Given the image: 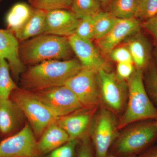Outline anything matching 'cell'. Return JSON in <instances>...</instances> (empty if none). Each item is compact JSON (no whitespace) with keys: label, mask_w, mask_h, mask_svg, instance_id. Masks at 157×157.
Returning a JSON list of instances; mask_svg holds the SVG:
<instances>
[{"label":"cell","mask_w":157,"mask_h":157,"mask_svg":"<svg viewBox=\"0 0 157 157\" xmlns=\"http://www.w3.org/2000/svg\"><path fill=\"white\" fill-rule=\"evenodd\" d=\"M94 110L81 109L58 118L56 122L69 135L70 140L82 137L91 125Z\"/></svg>","instance_id":"cell-16"},{"label":"cell","mask_w":157,"mask_h":157,"mask_svg":"<svg viewBox=\"0 0 157 157\" xmlns=\"http://www.w3.org/2000/svg\"><path fill=\"white\" fill-rule=\"evenodd\" d=\"M135 70V66L133 62L119 63L117 67L116 75L122 80L129 79Z\"/></svg>","instance_id":"cell-31"},{"label":"cell","mask_w":157,"mask_h":157,"mask_svg":"<svg viewBox=\"0 0 157 157\" xmlns=\"http://www.w3.org/2000/svg\"><path fill=\"white\" fill-rule=\"evenodd\" d=\"M156 124H157V121H156Z\"/></svg>","instance_id":"cell-38"},{"label":"cell","mask_w":157,"mask_h":157,"mask_svg":"<svg viewBox=\"0 0 157 157\" xmlns=\"http://www.w3.org/2000/svg\"><path fill=\"white\" fill-rule=\"evenodd\" d=\"M110 59L117 63L133 62L132 55L127 46H122L113 48L109 53Z\"/></svg>","instance_id":"cell-30"},{"label":"cell","mask_w":157,"mask_h":157,"mask_svg":"<svg viewBox=\"0 0 157 157\" xmlns=\"http://www.w3.org/2000/svg\"><path fill=\"white\" fill-rule=\"evenodd\" d=\"M78 140H70L48 154L47 157H74Z\"/></svg>","instance_id":"cell-29"},{"label":"cell","mask_w":157,"mask_h":157,"mask_svg":"<svg viewBox=\"0 0 157 157\" xmlns=\"http://www.w3.org/2000/svg\"><path fill=\"white\" fill-rule=\"evenodd\" d=\"M137 69L144 71L153 62L152 49L150 43L140 31L129 39L127 45Z\"/></svg>","instance_id":"cell-17"},{"label":"cell","mask_w":157,"mask_h":157,"mask_svg":"<svg viewBox=\"0 0 157 157\" xmlns=\"http://www.w3.org/2000/svg\"><path fill=\"white\" fill-rule=\"evenodd\" d=\"M98 71L82 67L65 85L76 96L83 109L94 110L101 103Z\"/></svg>","instance_id":"cell-6"},{"label":"cell","mask_w":157,"mask_h":157,"mask_svg":"<svg viewBox=\"0 0 157 157\" xmlns=\"http://www.w3.org/2000/svg\"><path fill=\"white\" fill-rule=\"evenodd\" d=\"M34 9L46 11L56 9L70 10L72 0H28Z\"/></svg>","instance_id":"cell-27"},{"label":"cell","mask_w":157,"mask_h":157,"mask_svg":"<svg viewBox=\"0 0 157 157\" xmlns=\"http://www.w3.org/2000/svg\"><path fill=\"white\" fill-rule=\"evenodd\" d=\"M34 8L25 3L14 4L8 12L6 17L7 29L13 34L19 30L31 17Z\"/></svg>","instance_id":"cell-20"},{"label":"cell","mask_w":157,"mask_h":157,"mask_svg":"<svg viewBox=\"0 0 157 157\" xmlns=\"http://www.w3.org/2000/svg\"><path fill=\"white\" fill-rule=\"evenodd\" d=\"M78 18L70 10L47 11L44 33L69 37L74 34Z\"/></svg>","instance_id":"cell-13"},{"label":"cell","mask_w":157,"mask_h":157,"mask_svg":"<svg viewBox=\"0 0 157 157\" xmlns=\"http://www.w3.org/2000/svg\"><path fill=\"white\" fill-rule=\"evenodd\" d=\"M33 92L39 101L58 118L82 108L74 93L65 85Z\"/></svg>","instance_id":"cell-8"},{"label":"cell","mask_w":157,"mask_h":157,"mask_svg":"<svg viewBox=\"0 0 157 157\" xmlns=\"http://www.w3.org/2000/svg\"><path fill=\"white\" fill-rule=\"evenodd\" d=\"M157 139V125L154 120L137 122L119 136L116 142V151L124 157L140 152Z\"/></svg>","instance_id":"cell-5"},{"label":"cell","mask_w":157,"mask_h":157,"mask_svg":"<svg viewBox=\"0 0 157 157\" xmlns=\"http://www.w3.org/2000/svg\"><path fill=\"white\" fill-rule=\"evenodd\" d=\"M82 68L78 59L45 61L25 70L20 77L21 87L35 92L65 85Z\"/></svg>","instance_id":"cell-1"},{"label":"cell","mask_w":157,"mask_h":157,"mask_svg":"<svg viewBox=\"0 0 157 157\" xmlns=\"http://www.w3.org/2000/svg\"><path fill=\"white\" fill-rule=\"evenodd\" d=\"M94 39L98 40L104 36L115 24L117 18L109 12L101 11L92 16Z\"/></svg>","instance_id":"cell-22"},{"label":"cell","mask_w":157,"mask_h":157,"mask_svg":"<svg viewBox=\"0 0 157 157\" xmlns=\"http://www.w3.org/2000/svg\"><path fill=\"white\" fill-rule=\"evenodd\" d=\"M141 24L135 17L117 18L110 31L98 40L99 48L104 54H109L126 38L140 31Z\"/></svg>","instance_id":"cell-11"},{"label":"cell","mask_w":157,"mask_h":157,"mask_svg":"<svg viewBox=\"0 0 157 157\" xmlns=\"http://www.w3.org/2000/svg\"><path fill=\"white\" fill-rule=\"evenodd\" d=\"M98 75L101 101L112 112H120L128 98V86L125 80L107 70H99Z\"/></svg>","instance_id":"cell-9"},{"label":"cell","mask_w":157,"mask_h":157,"mask_svg":"<svg viewBox=\"0 0 157 157\" xmlns=\"http://www.w3.org/2000/svg\"><path fill=\"white\" fill-rule=\"evenodd\" d=\"M73 53L76 55L82 67L99 71H109V67L101 56L92 41L82 39L75 34L68 37Z\"/></svg>","instance_id":"cell-12"},{"label":"cell","mask_w":157,"mask_h":157,"mask_svg":"<svg viewBox=\"0 0 157 157\" xmlns=\"http://www.w3.org/2000/svg\"><path fill=\"white\" fill-rule=\"evenodd\" d=\"M77 157H93L90 146L86 138L84 139L77 151Z\"/></svg>","instance_id":"cell-33"},{"label":"cell","mask_w":157,"mask_h":157,"mask_svg":"<svg viewBox=\"0 0 157 157\" xmlns=\"http://www.w3.org/2000/svg\"><path fill=\"white\" fill-rule=\"evenodd\" d=\"M91 124L90 136L97 157H107L108 150L118 137V122L106 108L98 111Z\"/></svg>","instance_id":"cell-7"},{"label":"cell","mask_w":157,"mask_h":157,"mask_svg":"<svg viewBox=\"0 0 157 157\" xmlns=\"http://www.w3.org/2000/svg\"><path fill=\"white\" fill-rule=\"evenodd\" d=\"M47 11L34 8L33 14L28 21L14 34L20 42L44 33Z\"/></svg>","instance_id":"cell-19"},{"label":"cell","mask_w":157,"mask_h":157,"mask_svg":"<svg viewBox=\"0 0 157 157\" xmlns=\"http://www.w3.org/2000/svg\"><path fill=\"white\" fill-rule=\"evenodd\" d=\"M19 57L25 66L50 60L72 59L73 53L68 37L42 34L20 42Z\"/></svg>","instance_id":"cell-2"},{"label":"cell","mask_w":157,"mask_h":157,"mask_svg":"<svg viewBox=\"0 0 157 157\" xmlns=\"http://www.w3.org/2000/svg\"><path fill=\"white\" fill-rule=\"evenodd\" d=\"M107 157H118V156H116L112 155H107ZM132 157L126 156V157Z\"/></svg>","instance_id":"cell-36"},{"label":"cell","mask_w":157,"mask_h":157,"mask_svg":"<svg viewBox=\"0 0 157 157\" xmlns=\"http://www.w3.org/2000/svg\"><path fill=\"white\" fill-rule=\"evenodd\" d=\"M26 118L19 106L10 98L0 100V135L7 137L23 127Z\"/></svg>","instance_id":"cell-15"},{"label":"cell","mask_w":157,"mask_h":157,"mask_svg":"<svg viewBox=\"0 0 157 157\" xmlns=\"http://www.w3.org/2000/svg\"><path fill=\"white\" fill-rule=\"evenodd\" d=\"M128 86V101L125 111L118 122V128L141 121H157V108L147 92L142 70L136 68L129 79Z\"/></svg>","instance_id":"cell-3"},{"label":"cell","mask_w":157,"mask_h":157,"mask_svg":"<svg viewBox=\"0 0 157 157\" xmlns=\"http://www.w3.org/2000/svg\"><path fill=\"white\" fill-rule=\"evenodd\" d=\"M157 15V0H136L135 17L145 21Z\"/></svg>","instance_id":"cell-26"},{"label":"cell","mask_w":157,"mask_h":157,"mask_svg":"<svg viewBox=\"0 0 157 157\" xmlns=\"http://www.w3.org/2000/svg\"><path fill=\"white\" fill-rule=\"evenodd\" d=\"M75 34L82 39L92 41L94 39V30L92 16H84L79 18Z\"/></svg>","instance_id":"cell-28"},{"label":"cell","mask_w":157,"mask_h":157,"mask_svg":"<svg viewBox=\"0 0 157 157\" xmlns=\"http://www.w3.org/2000/svg\"><path fill=\"white\" fill-rule=\"evenodd\" d=\"M2 1V0H0V2H1V1Z\"/></svg>","instance_id":"cell-39"},{"label":"cell","mask_w":157,"mask_h":157,"mask_svg":"<svg viewBox=\"0 0 157 157\" xmlns=\"http://www.w3.org/2000/svg\"><path fill=\"white\" fill-rule=\"evenodd\" d=\"M70 10L78 19L94 16L101 11L99 0H72Z\"/></svg>","instance_id":"cell-23"},{"label":"cell","mask_w":157,"mask_h":157,"mask_svg":"<svg viewBox=\"0 0 157 157\" xmlns=\"http://www.w3.org/2000/svg\"><path fill=\"white\" fill-rule=\"evenodd\" d=\"M153 56L154 57L155 60V63H154L155 67L157 71V43L155 47L154 51L153 52Z\"/></svg>","instance_id":"cell-35"},{"label":"cell","mask_w":157,"mask_h":157,"mask_svg":"<svg viewBox=\"0 0 157 157\" xmlns=\"http://www.w3.org/2000/svg\"><path fill=\"white\" fill-rule=\"evenodd\" d=\"M19 45V41L11 31L0 29V55L8 62L11 75L16 81H19L25 70L20 58Z\"/></svg>","instance_id":"cell-14"},{"label":"cell","mask_w":157,"mask_h":157,"mask_svg":"<svg viewBox=\"0 0 157 157\" xmlns=\"http://www.w3.org/2000/svg\"><path fill=\"white\" fill-rule=\"evenodd\" d=\"M136 0H113L109 13L117 18L135 17Z\"/></svg>","instance_id":"cell-24"},{"label":"cell","mask_w":157,"mask_h":157,"mask_svg":"<svg viewBox=\"0 0 157 157\" xmlns=\"http://www.w3.org/2000/svg\"><path fill=\"white\" fill-rule=\"evenodd\" d=\"M10 99L22 110L36 139L58 117L35 96L33 92L17 87L12 91Z\"/></svg>","instance_id":"cell-4"},{"label":"cell","mask_w":157,"mask_h":157,"mask_svg":"<svg viewBox=\"0 0 157 157\" xmlns=\"http://www.w3.org/2000/svg\"><path fill=\"white\" fill-rule=\"evenodd\" d=\"M100 2H107V1H108V0H99Z\"/></svg>","instance_id":"cell-37"},{"label":"cell","mask_w":157,"mask_h":157,"mask_svg":"<svg viewBox=\"0 0 157 157\" xmlns=\"http://www.w3.org/2000/svg\"><path fill=\"white\" fill-rule=\"evenodd\" d=\"M140 157H157V145L149 149Z\"/></svg>","instance_id":"cell-34"},{"label":"cell","mask_w":157,"mask_h":157,"mask_svg":"<svg viewBox=\"0 0 157 157\" xmlns=\"http://www.w3.org/2000/svg\"><path fill=\"white\" fill-rule=\"evenodd\" d=\"M143 78L149 97L157 108V71L154 62L143 71Z\"/></svg>","instance_id":"cell-25"},{"label":"cell","mask_w":157,"mask_h":157,"mask_svg":"<svg viewBox=\"0 0 157 157\" xmlns=\"http://www.w3.org/2000/svg\"><path fill=\"white\" fill-rule=\"evenodd\" d=\"M141 26L152 36L157 43V15L141 22Z\"/></svg>","instance_id":"cell-32"},{"label":"cell","mask_w":157,"mask_h":157,"mask_svg":"<svg viewBox=\"0 0 157 157\" xmlns=\"http://www.w3.org/2000/svg\"><path fill=\"white\" fill-rule=\"evenodd\" d=\"M8 62L0 55V100L9 99L17 86L11 77Z\"/></svg>","instance_id":"cell-21"},{"label":"cell","mask_w":157,"mask_h":157,"mask_svg":"<svg viewBox=\"0 0 157 157\" xmlns=\"http://www.w3.org/2000/svg\"><path fill=\"white\" fill-rule=\"evenodd\" d=\"M41 155L36 138L28 124L14 135L0 142V157H40Z\"/></svg>","instance_id":"cell-10"},{"label":"cell","mask_w":157,"mask_h":157,"mask_svg":"<svg viewBox=\"0 0 157 157\" xmlns=\"http://www.w3.org/2000/svg\"><path fill=\"white\" fill-rule=\"evenodd\" d=\"M70 140L69 135L57 122L51 124L37 140L40 155L50 153Z\"/></svg>","instance_id":"cell-18"}]
</instances>
